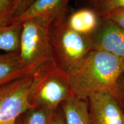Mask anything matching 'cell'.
<instances>
[{
    "label": "cell",
    "instance_id": "obj_12",
    "mask_svg": "<svg viewBox=\"0 0 124 124\" xmlns=\"http://www.w3.org/2000/svg\"><path fill=\"white\" fill-rule=\"evenodd\" d=\"M21 23H13L0 27V50L6 52H18Z\"/></svg>",
    "mask_w": 124,
    "mask_h": 124
},
{
    "label": "cell",
    "instance_id": "obj_6",
    "mask_svg": "<svg viewBox=\"0 0 124 124\" xmlns=\"http://www.w3.org/2000/svg\"><path fill=\"white\" fill-rule=\"evenodd\" d=\"M91 124H124V112L115 96L108 91L87 98Z\"/></svg>",
    "mask_w": 124,
    "mask_h": 124
},
{
    "label": "cell",
    "instance_id": "obj_8",
    "mask_svg": "<svg viewBox=\"0 0 124 124\" xmlns=\"http://www.w3.org/2000/svg\"><path fill=\"white\" fill-rule=\"evenodd\" d=\"M71 0H35L24 12L14 20L13 23H21L37 17H48L54 19L68 10Z\"/></svg>",
    "mask_w": 124,
    "mask_h": 124
},
{
    "label": "cell",
    "instance_id": "obj_19",
    "mask_svg": "<svg viewBox=\"0 0 124 124\" xmlns=\"http://www.w3.org/2000/svg\"><path fill=\"white\" fill-rule=\"evenodd\" d=\"M52 124H66L65 120H63V118L59 116L55 115Z\"/></svg>",
    "mask_w": 124,
    "mask_h": 124
},
{
    "label": "cell",
    "instance_id": "obj_9",
    "mask_svg": "<svg viewBox=\"0 0 124 124\" xmlns=\"http://www.w3.org/2000/svg\"><path fill=\"white\" fill-rule=\"evenodd\" d=\"M33 72L23 64L18 52L0 54V87Z\"/></svg>",
    "mask_w": 124,
    "mask_h": 124
},
{
    "label": "cell",
    "instance_id": "obj_5",
    "mask_svg": "<svg viewBox=\"0 0 124 124\" xmlns=\"http://www.w3.org/2000/svg\"><path fill=\"white\" fill-rule=\"evenodd\" d=\"M33 79V73L0 87V124L17 121L33 108L29 100Z\"/></svg>",
    "mask_w": 124,
    "mask_h": 124
},
{
    "label": "cell",
    "instance_id": "obj_3",
    "mask_svg": "<svg viewBox=\"0 0 124 124\" xmlns=\"http://www.w3.org/2000/svg\"><path fill=\"white\" fill-rule=\"evenodd\" d=\"M52 20L37 17L21 23L18 52L22 63L33 73L41 67L54 63L49 35Z\"/></svg>",
    "mask_w": 124,
    "mask_h": 124
},
{
    "label": "cell",
    "instance_id": "obj_11",
    "mask_svg": "<svg viewBox=\"0 0 124 124\" xmlns=\"http://www.w3.org/2000/svg\"><path fill=\"white\" fill-rule=\"evenodd\" d=\"M61 106L66 124H91L87 100L73 95Z\"/></svg>",
    "mask_w": 124,
    "mask_h": 124
},
{
    "label": "cell",
    "instance_id": "obj_10",
    "mask_svg": "<svg viewBox=\"0 0 124 124\" xmlns=\"http://www.w3.org/2000/svg\"><path fill=\"white\" fill-rule=\"evenodd\" d=\"M101 17L95 9L81 8L68 13L67 23L71 29L78 33L90 36L98 27Z\"/></svg>",
    "mask_w": 124,
    "mask_h": 124
},
{
    "label": "cell",
    "instance_id": "obj_15",
    "mask_svg": "<svg viewBox=\"0 0 124 124\" xmlns=\"http://www.w3.org/2000/svg\"><path fill=\"white\" fill-rule=\"evenodd\" d=\"M101 17L115 10L124 9V0H103L95 5Z\"/></svg>",
    "mask_w": 124,
    "mask_h": 124
},
{
    "label": "cell",
    "instance_id": "obj_20",
    "mask_svg": "<svg viewBox=\"0 0 124 124\" xmlns=\"http://www.w3.org/2000/svg\"><path fill=\"white\" fill-rule=\"evenodd\" d=\"M102 1H103V0H91V1L93 2V4H94V5H97V4H98V3L101 2Z\"/></svg>",
    "mask_w": 124,
    "mask_h": 124
},
{
    "label": "cell",
    "instance_id": "obj_18",
    "mask_svg": "<svg viewBox=\"0 0 124 124\" xmlns=\"http://www.w3.org/2000/svg\"><path fill=\"white\" fill-rule=\"evenodd\" d=\"M35 0H16L21 15L32 5Z\"/></svg>",
    "mask_w": 124,
    "mask_h": 124
},
{
    "label": "cell",
    "instance_id": "obj_1",
    "mask_svg": "<svg viewBox=\"0 0 124 124\" xmlns=\"http://www.w3.org/2000/svg\"><path fill=\"white\" fill-rule=\"evenodd\" d=\"M124 74V61L112 54L93 49L67 74L72 93L87 100L91 94L115 91Z\"/></svg>",
    "mask_w": 124,
    "mask_h": 124
},
{
    "label": "cell",
    "instance_id": "obj_17",
    "mask_svg": "<svg viewBox=\"0 0 124 124\" xmlns=\"http://www.w3.org/2000/svg\"><path fill=\"white\" fill-rule=\"evenodd\" d=\"M113 94L115 96L124 112V74L122 76L116 90Z\"/></svg>",
    "mask_w": 124,
    "mask_h": 124
},
{
    "label": "cell",
    "instance_id": "obj_16",
    "mask_svg": "<svg viewBox=\"0 0 124 124\" xmlns=\"http://www.w3.org/2000/svg\"><path fill=\"white\" fill-rule=\"evenodd\" d=\"M116 23L124 31V9L115 10L102 17Z\"/></svg>",
    "mask_w": 124,
    "mask_h": 124
},
{
    "label": "cell",
    "instance_id": "obj_2",
    "mask_svg": "<svg viewBox=\"0 0 124 124\" xmlns=\"http://www.w3.org/2000/svg\"><path fill=\"white\" fill-rule=\"evenodd\" d=\"M69 10L54 18L49 26V35L55 64L69 73L93 50L88 36L71 29L67 23Z\"/></svg>",
    "mask_w": 124,
    "mask_h": 124
},
{
    "label": "cell",
    "instance_id": "obj_4",
    "mask_svg": "<svg viewBox=\"0 0 124 124\" xmlns=\"http://www.w3.org/2000/svg\"><path fill=\"white\" fill-rule=\"evenodd\" d=\"M73 95L67 74L54 63L41 67L33 72L29 94L33 108L55 112L59 105Z\"/></svg>",
    "mask_w": 124,
    "mask_h": 124
},
{
    "label": "cell",
    "instance_id": "obj_13",
    "mask_svg": "<svg viewBox=\"0 0 124 124\" xmlns=\"http://www.w3.org/2000/svg\"><path fill=\"white\" fill-rule=\"evenodd\" d=\"M20 12L16 1L0 0V27L13 24Z\"/></svg>",
    "mask_w": 124,
    "mask_h": 124
},
{
    "label": "cell",
    "instance_id": "obj_14",
    "mask_svg": "<svg viewBox=\"0 0 124 124\" xmlns=\"http://www.w3.org/2000/svg\"><path fill=\"white\" fill-rule=\"evenodd\" d=\"M23 124H52L55 112L42 108H33L27 112Z\"/></svg>",
    "mask_w": 124,
    "mask_h": 124
},
{
    "label": "cell",
    "instance_id": "obj_21",
    "mask_svg": "<svg viewBox=\"0 0 124 124\" xmlns=\"http://www.w3.org/2000/svg\"><path fill=\"white\" fill-rule=\"evenodd\" d=\"M4 124H18L17 122V121H10L9 122H7V123H5Z\"/></svg>",
    "mask_w": 124,
    "mask_h": 124
},
{
    "label": "cell",
    "instance_id": "obj_7",
    "mask_svg": "<svg viewBox=\"0 0 124 124\" xmlns=\"http://www.w3.org/2000/svg\"><path fill=\"white\" fill-rule=\"evenodd\" d=\"M89 37L93 49L111 54L124 61V31L116 23L101 17L98 27Z\"/></svg>",
    "mask_w": 124,
    "mask_h": 124
},
{
    "label": "cell",
    "instance_id": "obj_22",
    "mask_svg": "<svg viewBox=\"0 0 124 124\" xmlns=\"http://www.w3.org/2000/svg\"><path fill=\"white\" fill-rule=\"evenodd\" d=\"M12 1H16V0H12Z\"/></svg>",
    "mask_w": 124,
    "mask_h": 124
}]
</instances>
